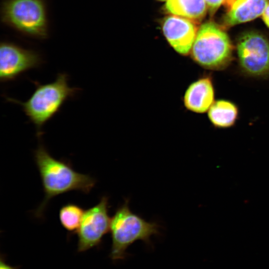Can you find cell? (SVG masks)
<instances>
[{
  "label": "cell",
  "mask_w": 269,
  "mask_h": 269,
  "mask_svg": "<svg viewBox=\"0 0 269 269\" xmlns=\"http://www.w3.org/2000/svg\"><path fill=\"white\" fill-rule=\"evenodd\" d=\"M5 22L22 32L37 38L47 35L45 7L41 0H8L2 8Z\"/></svg>",
  "instance_id": "5b68a950"
},
{
  "label": "cell",
  "mask_w": 269,
  "mask_h": 269,
  "mask_svg": "<svg viewBox=\"0 0 269 269\" xmlns=\"http://www.w3.org/2000/svg\"><path fill=\"white\" fill-rule=\"evenodd\" d=\"M215 91L211 77L204 76L191 83L183 96V104L189 111L202 114L214 102Z\"/></svg>",
  "instance_id": "30bf717a"
},
{
  "label": "cell",
  "mask_w": 269,
  "mask_h": 269,
  "mask_svg": "<svg viewBox=\"0 0 269 269\" xmlns=\"http://www.w3.org/2000/svg\"><path fill=\"white\" fill-rule=\"evenodd\" d=\"M239 64L246 74L255 77L269 75V41L262 35L250 32L237 42Z\"/></svg>",
  "instance_id": "8992f818"
},
{
  "label": "cell",
  "mask_w": 269,
  "mask_h": 269,
  "mask_svg": "<svg viewBox=\"0 0 269 269\" xmlns=\"http://www.w3.org/2000/svg\"><path fill=\"white\" fill-rule=\"evenodd\" d=\"M84 211L81 207L76 204L67 203L60 209L59 213L60 222L68 232H77Z\"/></svg>",
  "instance_id": "5bb4252c"
},
{
  "label": "cell",
  "mask_w": 269,
  "mask_h": 269,
  "mask_svg": "<svg viewBox=\"0 0 269 269\" xmlns=\"http://www.w3.org/2000/svg\"><path fill=\"white\" fill-rule=\"evenodd\" d=\"M263 18L265 23L269 27V4L266 7L263 14Z\"/></svg>",
  "instance_id": "e0dca14e"
},
{
  "label": "cell",
  "mask_w": 269,
  "mask_h": 269,
  "mask_svg": "<svg viewBox=\"0 0 269 269\" xmlns=\"http://www.w3.org/2000/svg\"><path fill=\"white\" fill-rule=\"evenodd\" d=\"M162 29L167 41L177 52L182 55L189 53L197 33L195 21L170 15L164 19Z\"/></svg>",
  "instance_id": "9c48e42d"
},
{
  "label": "cell",
  "mask_w": 269,
  "mask_h": 269,
  "mask_svg": "<svg viewBox=\"0 0 269 269\" xmlns=\"http://www.w3.org/2000/svg\"><path fill=\"white\" fill-rule=\"evenodd\" d=\"M269 0H235L231 4L224 18L227 25L252 20L263 14Z\"/></svg>",
  "instance_id": "8fae6325"
},
{
  "label": "cell",
  "mask_w": 269,
  "mask_h": 269,
  "mask_svg": "<svg viewBox=\"0 0 269 269\" xmlns=\"http://www.w3.org/2000/svg\"><path fill=\"white\" fill-rule=\"evenodd\" d=\"M43 63L41 55L8 42L0 46V80L6 83L17 79L25 72L40 67Z\"/></svg>",
  "instance_id": "ba28073f"
},
{
  "label": "cell",
  "mask_w": 269,
  "mask_h": 269,
  "mask_svg": "<svg viewBox=\"0 0 269 269\" xmlns=\"http://www.w3.org/2000/svg\"><path fill=\"white\" fill-rule=\"evenodd\" d=\"M239 115L237 106L233 102L225 100L214 101L208 111V117L216 128H228L236 122Z\"/></svg>",
  "instance_id": "7c38bea8"
},
{
  "label": "cell",
  "mask_w": 269,
  "mask_h": 269,
  "mask_svg": "<svg viewBox=\"0 0 269 269\" xmlns=\"http://www.w3.org/2000/svg\"><path fill=\"white\" fill-rule=\"evenodd\" d=\"M159 0L164 1V0Z\"/></svg>",
  "instance_id": "ac0fdd59"
},
{
  "label": "cell",
  "mask_w": 269,
  "mask_h": 269,
  "mask_svg": "<svg viewBox=\"0 0 269 269\" xmlns=\"http://www.w3.org/2000/svg\"><path fill=\"white\" fill-rule=\"evenodd\" d=\"M129 200L118 207L111 218L110 232L112 247L110 254L114 261L123 259L126 251L134 242L140 240L150 244L151 237L159 233V225L148 222L130 209Z\"/></svg>",
  "instance_id": "3957f363"
},
{
  "label": "cell",
  "mask_w": 269,
  "mask_h": 269,
  "mask_svg": "<svg viewBox=\"0 0 269 269\" xmlns=\"http://www.w3.org/2000/svg\"><path fill=\"white\" fill-rule=\"evenodd\" d=\"M0 269H18V268L7 264L5 262L4 259L1 256L0 260Z\"/></svg>",
  "instance_id": "2e32d148"
},
{
  "label": "cell",
  "mask_w": 269,
  "mask_h": 269,
  "mask_svg": "<svg viewBox=\"0 0 269 269\" xmlns=\"http://www.w3.org/2000/svg\"><path fill=\"white\" fill-rule=\"evenodd\" d=\"M34 157L44 193V199L35 211L37 217L43 216L54 197L74 190L88 193L96 183L91 175L79 173L70 163L53 157L41 142L34 151Z\"/></svg>",
  "instance_id": "6da1fadb"
},
{
  "label": "cell",
  "mask_w": 269,
  "mask_h": 269,
  "mask_svg": "<svg viewBox=\"0 0 269 269\" xmlns=\"http://www.w3.org/2000/svg\"><path fill=\"white\" fill-rule=\"evenodd\" d=\"M207 7L205 0H167L165 5L170 13L195 22L204 16Z\"/></svg>",
  "instance_id": "4fadbf2b"
},
{
  "label": "cell",
  "mask_w": 269,
  "mask_h": 269,
  "mask_svg": "<svg viewBox=\"0 0 269 269\" xmlns=\"http://www.w3.org/2000/svg\"><path fill=\"white\" fill-rule=\"evenodd\" d=\"M68 75L59 73L55 80L46 84L33 81L35 90L25 102L5 96L9 102L20 105L28 120L34 126L36 135L40 138L44 125L58 113L64 103L74 98L80 91L68 84Z\"/></svg>",
  "instance_id": "7a4b0ae2"
},
{
  "label": "cell",
  "mask_w": 269,
  "mask_h": 269,
  "mask_svg": "<svg viewBox=\"0 0 269 269\" xmlns=\"http://www.w3.org/2000/svg\"><path fill=\"white\" fill-rule=\"evenodd\" d=\"M210 11L214 12L222 4L228 0H205Z\"/></svg>",
  "instance_id": "9a60e30c"
},
{
  "label": "cell",
  "mask_w": 269,
  "mask_h": 269,
  "mask_svg": "<svg viewBox=\"0 0 269 269\" xmlns=\"http://www.w3.org/2000/svg\"><path fill=\"white\" fill-rule=\"evenodd\" d=\"M109 199L103 196L96 205L85 210L77 232V251L85 252L99 245L110 230Z\"/></svg>",
  "instance_id": "52a82bcc"
},
{
  "label": "cell",
  "mask_w": 269,
  "mask_h": 269,
  "mask_svg": "<svg viewBox=\"0 0 269 269\" xmlns=\"http://www.w3.org/2000/svg\"><path fill=\"white\" fill-rule=\"evenodd\" d=\"M192 59L208 70H221L232 60L233 46L227 33L216 24L202 25L191 51Z\"/></svg>",
  "instance_id": "277c9868"
}]
</instances>
